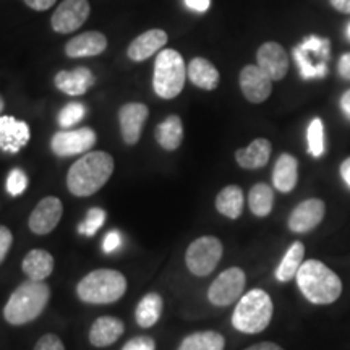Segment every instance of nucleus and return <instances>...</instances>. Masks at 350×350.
<instances>
[{
    "label": "nucleus",
    "mask_w": 350,
    "mask_h": 350,
    "mask_svg": "<svg viewBox=\"0 0 350 350\" xmlns=\"http://www.w3.org/2000/svg\"><path fill=\"white\" fill-rule=\"evenodd\" d=\"M113 172V159L106 151H91L72 165L67 187L75 196H91L106 185Z\"/></svg>",
    "instance_id": "f257e3e1"
},
{
    "label": "nucleus",
    "mask_w": 350,
    "mask_h": 350,
    "mask_svg": "<svg viewBox=\"0 0 350 350\" xmlns=\"http://www.w3.org/2000/svg\"><path fill=\"white\" fill-rule=\"evenodd\" d=\"M295 278L301 294L314 305L334 304L342 294L339 275L318 260L305 261Z\"/></svg>",
    "instance_id": "f03ea898"
},
{
    "label": "nucleus",
    "mask_w": 350,
    "mask_h": 350,
    "mask_svg": "<svg viewBox=\"0 0 350 350\" xmlns=\"http://www.w3.org/2000/svg\"><path fill=\"white\" fill-rule=\"evenodd\" d=\"M49 297L51 288L47 284L28 279L13 291L3 308V318L7 319L8 325L13 326L28 325L41 317L49 304Z\"/></svg>",
    "instance_id": "7ed1b4c3"
},
{
    "label": "nucleus",
    "mask_w": 350,
    "mask_h": 350,
    "mask_svg": "<svg viewBox=\"0 0 350 350\" xmlns=\"http://www.w3.org/2000/svg\"><path fill=\"white\" fill-rule=\"evenodd\" d=\"M126 292L125 275L116 269H96L78 282L77 294L85 304L107 305L120 300Z\"/></svg>",
    "instance_id": "20e7f679"
},
{
    "label": "nucleus",
    "mask_w": 350,
    "mask_h": 350,
    "mask_svg": "<svg viewBox=\"0 0 350 350\" xmlns=\"http://www.w3.org/2000/svg\"><path fill=\"white\" fill-rule=\"evenodd\" d=\"M273 310L271 297L261 288H253L239 300L232 314V325L245 334H258L268 327L273 318Z\"/></svg>",
    "instance_id": "39448f33"
},
{
    "label": "nucleus",
    "mask_w": 350,
    "mask_h": 350,
    "mask_svg": "<svg viewBox=\"0 0 350 350\" xmlns=\"http://www.w3.org/2000/svg\"><path fill=\"white\" fill-rule=\"evenodd\" d=\"M188 78L183 57L174 49H164L157 55L154 64L152 88L163 99H174L182 93Z\"/></svg>",
    "instance_id": "423d86ee"
},
{
    "label": "nucleus",
    "mask_w": 350,
    "mask_h": 350,
    "mask_svg": "<svg viewBox=\"0 0 350 350\" xmlns=\"http://www.w3.org/2000/svg\"><path fill=\"white\" fill-rule=\"evenodd\" d=\"M222 258V243L221 240L213 237V235H204V237L196 239L190 247L187 248L185 262L187 268L191 274L209 275L216 269Z\"/></svg>",
    "instance_id": "0eeeda50"
},
{
    "label": "nucleus",
    "mask_w": 350,
    "mask_h": 350,
    "mask_svg": "<svg viewBox=\"0 0 350 350\" xmlns=\"http://www.w3.org/2000/svg\"><path fill=\"white\" fill-rule=\"evenodd\" d=\"M294 57L305 80L325 77L329 59V41L317 36L306 38L299 47H295Z\"/></svg>",
    "instance_id": "6e6552de"
},
{
    "label": "nucleus",
    "mask_w": 350,
    "mask_h": 350,
    "mask_svg": "<svg viewBox=\"0 0 350 350\" xmlns=\"http://www.w3.org/2000/svg\"><path fill=\"white\" fill-rule=\"evenodd\" d=\"M96 131L90 126L78 130L57 131L52 137L51 150L59 157H70L75 154H86L96 144Z\"/></svg>",
    "instance_id": "1a4fd4ad"
},
{
    "label": "nucleus",
    "mask_w": 350,
    "mask_h": 350,
    "mask_svg": "<svg viewBox=\"0 0 350 350\" xmlns=\"http://www.w3.org/2000/svg\"><path fill=\"white\" fill-rule=\"evenodd\" d=\"M245 273L240 268L226 269L216 278L208 291V299L216 306H229L243 294Z\"/></svg>",
    "instance_id": "9d476101"
},
{
    "label": "nucleus",
    "mask_w": 350,
    "mask_h": 350,
    "mask_svg": "<svg viewBox=\"0 0 350 350\" xmlns=\"http://www.w3.org/2000/svg\"><path fill=\"white\" fill-rule=\"evenodd\" d=\"M91 7L88 0H64L51 18L55 33L68 34L77 31L90 16Z\"/></svg>",
    "instance_id": "9b49d317"
},
{
    "label": "nucleus",
    "mask_w": 350,
    "mask_h": 350,
    "mask_svg": "<svg viewBox=\"0 0 350 350\" xmlns=\"http://www.w3.org/2000/svg\"><path fill=\"white\" fill-rule=\"evenodd\" d=\"M64 214L62 201L55 196H47L38 203V206L33 209L29 216V229L36 235L51 234L60 222V217Z\"/></svg>",
    "instance_id": "f8f14e48"
},
{
    "label": "nucleus",
    "mask_w": 350,
    "mask_h": 350,
    "mask_svg": "<svg viewBox=\"0 0 350 350\" xmlns=\"http://www.w3.org/2000/svg\"><path fill=\"white\" fill-rule=\"evenodd\" d=\"M31 138L29 125L23 120H16L12 116L0 117V150L15 154L23 150Z\"/></svg>",
    "instance_id": "ddd939ff"
},
{
    "label": "nucleus",
    "mask_w": 350,
    "mask_h": 350,
    "mask_svg": "<svg viewBox=\"0 0 350 350\" xmlns=\"http://www.w3.org/2000/svg\"><path fill=\"white\" fill-rule=\"evenodd\" d=\"M150 111L144 104L129 103L120 107L119 122H120V133L126 144H137L142 138V131L144 122L148 120Z\"/></svg>",
    "instance_id": "4468645a"
},
{
    "label": "nucleus",
    "mask_w": 350,
    "mask_h": 350,
    "mask_svg": "<svg viewBox=\"0 0 350 350\" xmlns=\"http://www.w3.org/2000/svg\"><path fill=\"white\" fill-rule=\"evenodd\" d=\"M271 78L266 75L258 65H247L240 73V88L242 93L250 103L260 104L271 96L273 85Z\"/></svg>",
    "instance_id": "2eb2a0df"
},
{
    "label": "nucleus",
    "mask_w": 350,
    "mask_h": 350,
    "mask_svg": "<svg viewBox=\"0 0 350 350\" xmlns=\"http://www.w3.org/2000/svg\"><path fill=\"white\" fill-rule=\"evenodd\" d=\"M258 67L268 75L271 80H282L288 72V55L284 47L278 42H266L258 49Z\"/></svg>",
    "instance_id": "dca6fc26"
},
{
    "label": "nucleus",
    "mask_w": 350,
    "mask_h": 350,
    "mask_svg": "<svg viewBox=\"0 0 350 350\" xmlns=\"http://www.w3.org/2000/svg\"><path fill=\"white\" fill-rule=\"evenodd\" d=\"M326 206L321 200L312 198L300 203L288 216V229L295 234H305L313 230L323 221Z\"/></svg>",
    "instance_id": "f3484780"
},
{
    "label": "nucleus",
    "mask_w": 350,
    "mask_h": 350,
    "mask_svg": "<svg viewBox=\"0 0 350 350\" xmlns=\"http://www.w3.org/2000/svg\"><path fill=\"white\" fill-rule=\"evenodd\" d=\"M165 44H167V33L164 29H150L130 42L126 55L133 62H143L163 49Z\"/></svg>",
    "instance_id": "a211bd4d"
},
{
    "label": "nucleus",
    "mask_w": 350,
    "mask_h": 350,
    "mask_svg": "<svg viewBox=\"0 0 350 350\" xmlns=\"http://www.w3.org/2000/svg\"><path fill=\"white\" fill-rule=\"evenodd\" d=\"M96 83L94 73L90 68L78 67L70 72H59L55 75V86L68 96H81Z\"/></svg>",
    "instance_id": "6ab92c4d"
},
{
    "label": "nucleus",
    "mask_w": 350,
    "mask_h": 350,
    "mask_svg": "<svg viewBox=\"0 0 350 350\" xmlns=\"http://www.w3.org/2000/svg\"><path fill=\"white\" fill-rule=\"evenodd\" d=\"M107 47V38L103 33L88 31L70 39L65 46V54L72 59L80 57H94L103 54Z\"/></svg>",
    "instance_id": "aec40b11"
},
{
    "label": "nucleus",
    "mask_w": 350,
    "mask_h": 350,
    "mask_svg": "<svg viewBox=\"0 0 350 350\" xmlns=\"http://www.w3.org/2000/svg\"><path fill=\"white\" fill-rule=\"evenodd\" d=\"M124 323L119 318L113 317H100L96 319L90 329V342L94 347H107L117 342L122 334H124Z\"/></svg>",
    "instance_id": "412c9836"
},
{
    "label": "nucleus",
    "mask_w": 350,
    "mask_h": 350,
    "mask_svg": "<svg viewBox=\"0 0 350 350\" xmlns=\"http://www.w3.org/2000/svg\"><path fill=\"white\" fill-rule=\"evenodd\" d=\"M21 269L31 281L44 282L54 271V256L46 250H31L23 258Z\"/></svg>",
    "instance_id": "4be33fe9"
},
{
    "label": "nucleus",
    "mask_w": 350,
    "mask_h": 350,
    "mask_svg": "<svg viewBox=\"0 0 350 350\" xmlns=\"http://www.w3.org/2000/svg\"><path fill=\"white\" fill-rule=\"evenodd\" d=\"M297 178H299V163H297L295 157L287 154V152L279 156L273 172L274 187L282 193H288L295 188Z\"/></svg>",
    "instance_id": "5701e85b"
},
{
    "label": "nucleus",
    "mask_w": 350,
    "mask_h": 350,
    "mask_svg": "<svg viewBox=\"0 0 350 350\" xmlns=\"http://www.w3.org/2000/svg\"><path fill=\"white\" fill-rule=\"evenodd\" d=\"M271 157V143L265 138H258L245 150L235 152V159L243 169H260L268 164Z\"/></svg>",
    "instance_id": "b1692460"
},
{
    "label": "nucleus",
    "mask_w": 350,
    "mask_h": 350,
    "mask_svg": "<svg viewBox=\"0 0 350 350\" xmlns=\"http://www.w3.org/2000/svg\"><path fill=\"white\" fill-rule=\"evenodd\" d=\"M187 73L190 81L201 90H216L219 85V72L214 65L206 59L196 57L187 67Z\"/></svg>",
    "instance_id": "393cba45"
},
{
    "label": "nucleus",
    "mask_w": 350,
    "mask_h": 350,
    "mask_svg": "<svg viewBox=\"0 0 350 350\" xmlns=\"http://www.w3.org/2000/svg\"><path fill=\"white\" fill-rule=\"evenodd\" d=\"M156 139L161 148L175 151L180 148L183 139V125L180 117L169 116L164 122L156 126Z\"/></svg>",
    "instance_id": "a878e982"
},
{
    "label": "nucleus",
    "mask_w": 350,
    "mask_h": 350,
    "mask_svg": "<svg viewBox=\"0 0 350 350\" xmlns=\"http://www.w3.org/2000/svg\"><path fill=\"white\" fill-rule=\"evenodd\" d=\"M216 209L222 216L237 219L243 211V191L237 185H229L219 191L216 198Z\"/></svg>",
    "instance_id": "bb28decb"
},
{
    "label": "nucleus",
    "mask_w": 350,
    "mask_h": 350,
    "mask_svg": "<svg viewBox=\"0 0 350 350\" xmlns=\"http://www.w3.org/2000/svg\"><path fill=\"white\" fill-rule=\"evenodd\" d=\"M304 256H305L304 243L301 242L292 243L286 255H284L278 271H275V279L281 282L292 281V279L297 275V273H299L300 266L304 265Z\"/></svg>",
    "instance_id": "cd10ccee"
},
{
    "label": "nucleus",
    "mask_w": 350,
    "mask_h": 350,
    "mask_svg": "<svg viewBox=\"0 0 350 350\" xmlns=\"http://www.w3.org/2000/svg\"><path fill=\"white\" fill-rule=\"evenodd\" d=\"M163 299L159 294H148L144 295L142 301L137 305V312H135V318L137 323L142 327H151L159 321L161 313H163Z\"/></svg>",
    "instance_id": "c85d7f7f"
},
{
    "label": "nucleus",
    "mask_w": 350,
    "mask_h": 350,
    "mask_svg": "<svg viewBox=\"0 0 350 350\" xmlns=\"http://www.w3.org/2000/svg\"><path fill=\"white\" fill-rule=\"evenodd\" d=\"M224 336L216 331H200L187 336L178 350H224Z\"/></svg>",
    "instance_id": "c756f323"
},
{
    "label": "nucleus",
    "mask_w": 350,
    "mask_h": 350,
    "mask_svg": "<svg viewBox=\"0 0 350 350\" xmlns=\"http://www.w3.org/2000/svg\"><path fill=\"white\" fill-rule=\"evenodd\" d=\"M248 204L252 213L258 217H266L274 204V191L266 183H256L248 195Z\"/></svg>",
    "instance_id": "7c9ffc66"
},
{
    "label": "nucleus",
    "mask_w": 350,
    "mask_h": 350,
    "mask_svg": "<svg viewBox=\"0 0 350 350\" xmlns=\"http://www.w3.org/2000/svg\"><path fill=\"white\" fill-rule=\"evenodd\" d=\"M308 150L314 157L325 152V126L319 119H314L308 126Z\"/></svg>",
    "instance_id": "2f4dec72"
},
{
    "label": "nucleus",
    "mask_w": 350,
    "mask_h": 350,
    "mask_svg": "<svg viewBox=\"0 0 350 350\" xmlns=\"http://www.w3.org/2000/svg\"><path fill=\"white\" fill-rule=\"evenodd\" d=\"M104 221H106V211L100 208H91L86 214L85 221L78 226V232H80L81 235L93 237L96 232L104 226Z\"/></svg>",
    "instance_id": "473e14b6"
},
{
    "label": "nucleus",
    "mask_w": 350,
    "mask_h": 350,
    "mask_svg": "<svg viewBox=\"0 0 350 350\" xmlns=\"http://www.w3.org/2000/svg\"><path fill=\"white\" fill-rule=\"evenodd\" d=\"M86 116V107L81 103H70L59 113V124L64 129H70Z\"/></svg>",
    "instance_id": "72a5a7b5"
},
{
    "label": "nucleus",
    "mask_w": 350,
    "mask_h": 350,
    "mask_svg": "<svg viewBox=\"0 0 350 350\" xmlns=\"http://www.w3.org/2000/svg\"><path fill=\"white\" fill-rule=\"evenodd\" d=\"M28 187V177L21 169H13L10 174H8L7 178V190L12 196H18L23 193Z\"/></svg>",
    "instance_id": "f704fd0d"
},
{
    "label": "nucleus",
    "mask_w": 350,
    "mask_h": 350,
    "mask_svg": "<svg viewBox=\"0 0 350 350\" xmlns=\"http://www.w3.org/2000/svg\"><path fill=\"white\" fill-rule=\"evenodd\" d=\"M34 350H65V345L59 336L46 334L38 340V344L34 345Z\"/></svg>",
    "instance_id": "c9c22d12"
},
{
    "label": "nucleus",
    "mask_w": 350,
    "mask_h": 350,
    "mask_svg": "<svg viewBox=\"0 0 350 350\" xmlns=\"http://www.w3.org/2000/svg\"><path fill=\"white\" fill-rule=\"evenodd\" d=\"M122 350H156V344L150 336H138L130 339Z\"/></svg>",
    "instance_id": "e433bc0d"
},
{
    "label": "nucleus",
    "mask_w": 350,
    "mask_h": 350,
    "mask_svg": "<svg viewBox=\"0 0 350 350\" xmlns=\"http://www.w3.org/2000/svg\"><path fill=\"white\" fill-rule=\"evenodd\" d=\"M13 243V235L8 227L0 226V265H2L5 256L10 252V247Z\"/></svg>",
    "instance_id": "4c0bfd02"
},
{
    "label": "nucleus",
    "mask_w": 350,
    "mask_h": 350,
    "mask_svg": "<svg viewBox=\"0 0 350 350\" xmlns=\"http://www.w3.org/2000/svg\"><path fill=\"white\" fill-rule=\"evenodd\" d=\"M122 245V235L120 232L117 230H111L109 234L104 237V242H103V252L104 253H112L116 250H119Z\"/></svg>",
    "instance_id": "58836bf2"
},
{
    "label": "nucleus",
    "mask_w": 350,
    "mask_h": 350,
    "mask_svg": "<svg viewBox=\"0 0 350 350\" xmlns=\"http://www.w3.org/2000/svg\"><path fill=\"white\" fill-rule=\"evenodd\" d=\"M23 2L29 8H33V10L44 12V10H49L51 7H54V3L57 2V0H23Z\"/></svg>",
    "instance_id": "ea45409f"
},
{
    "label": "nucleus",
    "mask_w": 350,
    "mask_h": 350,
    "mask_svg": "<svg viewBox=\"0 0 350 350\" xmlns=\"http://www.w3.org/2000/svg\"><path fill=\"white\" fill-rule=\"evenodd\" d=\"M185 3L188 8L195 12H206L211 5V0H185Z\"/></svg>",
    "instance_id": "a19ab883"
},
{
    "label": "nucleus",
    "mask_w": 350,
    "mask_h": 350,
    "mask_svg": "<svg viewBox=\"0 0 350 350\" xmlns=\"http://www.w3.org/2000/svg\"><path fill=\"white\" fill-rule=\"evenodd\" d=\"M339 73L345 80H350V54H345L339 60Z\"/></svg>",
    "instance_id": "79ce46f5"
},
{
    "label": "nucleus",
    "mask_w": 350,
    "mask_h": 350,
    "mask_svg": "<svg viewBox=\"0 0 350 350\" xmlns=\"http://www.w3.org/2000/svg\"><path fill=\"white\" fill-rule=\"evenodd\" d=\"M245 350H284V349L281 347V345H278L274 342H260V344L252 345V347H248Z\"/></svg>",
    "instance_id": "37998d69"
},
{
    "label": "nucleus",
    "mask_w": 350,
    "mask_h": 350,
    "mask_svg": "<svg viewBox=\"0 0 350 350\" xmlns=\"http://www.w3.org/2000/svg\"><path fill=\"white\" fill-rule=\"evenodd\" d=\"M332 7L338 8L339 12L350 13V0H331Z\"/></svg>",
    "instance_id": "c03bdc74"
},
{
    "label": "nucleus",
    "mask_w": 350,
    "mask_h": 350,
    "mask_svg": "<svg viewBox=\"0 0 350 350\" xmlns=\"http://www.w3.org/2000/svg\"><path fill=\"white\" fill-rule=\"evenodd\" d=\"M340 175H342L344 182L350 187V157L349 159H345L342 165H340Z\"/></svg>",
    "instance_id": "a18cd8bd"
},
{
    "label": "nucleus",
    "mask_w": 350,
    "mask_h": 350,
    "mask_svg": "<svg viewBox=\"0 0 350 350\" xmlns=\"http://www.w3.org/2000/svg\"><path fill=\"white\" fill-rule=\"evenodd\" d=\"M340 106H342L345 116L350 119V90L342 96V99H340Z\"/></svg>",
    "instance_id": "49530a36"
},
{
    "label": "nucleus",
    "mask_w": 350,
    "mask_h": 350,
    "mask_svg": "<svg viewBox=\"0 0 350 350\" xmlns=\"http://www.w3.org/2000/svg\"><path fill=\"white\" fill-rule=\"evenodd\" d=\"M3 107H5V104H3V99L0 98V113H2V111H3Z\"/></svg>",
    "instance_id": "de8ad7c7"
},
{
    "label": "nucleus",
    "mask_w": 350,
    "mask_h": 350,
    "mask_svg": "<svg viewBox=\"0 0 350 350\" xmlns=\"http://www.w3.org/2000/svg\"><path fill=\"white\" fill-rule=\"evenodd\" d=\"M349 36H350V26H349Z\"/></svg>",
    "instance_id": "09e8293b"
}]
</instances>
